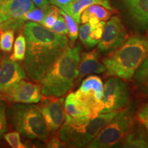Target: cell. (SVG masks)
<instances>
[{"mask_svg": "<svg viewBox=\"0 0 148 148\" xmlns=\"http://www.w3.org/2000/svg\"><path fill=\"white\" fill-rule=\"evenodd\" d=\"M23 34L26 40L23 66L26 75L38 82L66 47L68 39L64 35L53 32L33 21L24 25Z\"/></svg>", "mask_w": 148, "mask_h": 148, "instance_id": "6da1fadb", "label": "cell"}, {"mask_svg": "<svg viewBox=\"0 0 148 148\" xmlns=\"http://www.w3.org/2000/svg\"><path fill=\"white\" fill-rule=\"evenodd\" d=\"M81 47L66 46L60 56L40 77L42 95L62 97L71 89L78 76Z\"/></svg>", "mask_w": 148, "mask_h": 148, "instance_id": "7a4b0ae2", "label": "cell"}, {"mask_svg": "<svg viewBox=\"0 0 148 148\" xmlns=\"http://www.w3.org/2000/svg\"><path fill=\"white\" fill-rule=\"evenodd\" d=\"M148 58V39L133 36L103 60L108 74L123 79H130Z\"/></svg>", "mask_w": 148, "mask_h": 148, "instance_id": "3957f363", "label": "cell"}, {"mask_svg": "<svg viewBox=\"0 0 148 148\" xmlns=\"http://www.w3.org/2000/svg\"><path fill=\"white\" fill-rule=\"evenodd\" d=\"M117 112L101 113L92 119L88 116L73 118L65 114L58 137L69 147H82L88 145Z\"/></svg>", "mask_w": 148, "mask_h": 148, "instance_id": "277c9868", "label": "cell"}, {"mask_svg": "<svg viewBox=\"0 0 148 148\" xmlns=\"http://www.w3.org/2000/svg\"><path fill=\"white\" fill-rule=\"evenodd\" d=\"M8 118L12 126L25 137L46 140L47 126L38 106L34 103H16L9 106Z\"/></svg>", "mask_w": 148, "mask_h": 148, "instance_id": "5b68a950", "label": "cell"}, {"mask_svg": "<svg viewBox=\"0 0 148 148\" xmlns=\"http://www.w3.org/2000/svg\"><path fill=\"white\" fill-rule=\"evenodd\" d=\"M133 125L134 115L130 108L119 110L86 147L107 148L122 145Z\"/></svg>", "mask_w": 148, "mask_h": 148, "instance_id": "8992f818", "label": "cell"}, {"mask_svg": "<svg viewBox=\"0 0 148 148\" xmlns=\"http://www.w3.org/2000/svg\"><path fill=\"white\" fill-rule=\"evenodd\" d=\"M103 85L100 77L90 75L82 81L79 89L73 93L77 100L90 110L92 119L101 114L103 108Z\"/></svg>", "mask_w": 148, "mask_h": 148, "instance_id": "52a82bcc", "label": "cell"}, {"mask_svg": "<svg viewBox=\"0 0 148 148\" xmlns=\"http://www.w3.org/2000/svg\"><path fill=\"white\" fill-rule=\"evenodd\" d=\"M129 98V90L126 83L117 77H110L103 86V108L101 114L121 110L127 104Z\"/></svg>", "mask_w": 148, "mask_h": 148, "instance_id": "ba28073f", "label": "cell"}, {"mask_svg": "<svg viewBox=\"0 0 148 148\" xmlns=\"http://www.w3.org/2000/svg\"><path fill=\"white\" fill-rule=\"evenodd\" d=\"M34 8L32 0H3L0 3V31L17 28L23 23L24 14Z\"/></svg>", "mask_w": 148, "mask_h": 148, "instance_id": "9c48e42d", "label": "cell"}, {"mask_svg": "<svg viewBox=\"0 0 148 148\" xmlns=\"http://www.w3.org/2000/svg\"><path fill=\"white\" fill-rule=\"evenodd\" d=\"M38 107L45 121L48 132L49 134L56 132L65 119L64 98L42 95Z\"/></svg>", "mask_w": 148, "mask_h": 148, "instance_id": "30bf717a", "label": "cell"}, {"mask_svg": "<svg viewBox=\"0 0 148 148\" xmlns=\"http://www.w3.org/2000/svg\"><path fill=\"white\" fill-rule=\"evenodd\" d=\"M40 85L21 79L4 92H0V99L9 103H37L42 99Z\"/></svg>", "mask_w": 148, "mask_h": 148, "instance_id": "8fae6325", "label": "cell"}, {"mask_svg": "<svg viewBox=\"0 0 148 148\" xmlns=\"http://www.w3.org/2000/svg\"><path fill=\"white\" fill-rule=\"evenodd\" d=\"M127 37L126 29L119 16H112L105 25L102 37L98 45V51L108 53L115 50L124 43Z\"/></svg>", "mask_w": 148, "mask_h": 148, "instance_id": "7c38bea8", "label": "cell"}, {"mask_svg": "<svg viewBox=\"0 0 148 148\" xmlns=\"http://www.w3.org/2000/svg\"><path fill=\"white\" fill-rule=\"evenodd\" d=\"M27 77L25 69L18 61L5 57L0 63V92Z\"/></svg>", "mask_w": 148, "mask_h": 148, "instance_id": "4fadbf2b", "label": "cell"}, {"mask_svg": "<svg viewBox=\"0 0 148 148\" xmlns=\"http://www.w3.org/2000/svg\"><path fill=\"white\" fill-rule=\"evenodd\" d=\"M106 71L105 66L99 60L97 51L83 52L80 55L78 66L79 79L92 73H101Z\"/></svg>", "mask_w": 148, "mask_h": 148, "instance_id": "5bb4252c", "label": "cell"}, {"mask_svg": "<svg viewBox=\"0 0 148 148\" xmlns=\"http://www.w3.org/2000/svg\"><path fill=\"white\" fill-rule=\"evenodd\" d=\"M130 15L143 28H148V0H124Z\"/></svg>", "mask_w": 148, "mask_h": 148, "instance_id": "9a60e30c", "label": "cell"}, {"mask_svg": "<svg viewBox=\"0 0 148 148\" xmlns=\"http://www.w3.org/2000/svg\"><path fill=\"white\" fill-rule=\"evenodd\" d=\"M93 4L101 5L109 10H112L108 0H76L72 1L63 11L71 16L77 23H79L82 12L88 6Z\"/></svg>", "mask_w": 148, "mask_h": 148, "instance_id": "2e32d148", "label": "cell"}, {"mask_svg": "<svg viewBox=\"0 0 148 148\" xmlns=\"http://www.w3.org/2000/svg\"><path fill=\"white\" fill-rule=\"evenodd\" d=\"M110 11L102 5L93 4L88 6L83 11L80 16V23H88L95 25L101 21H108L110 18Z\"/></svg>", "mask_w": 148, "mask_h": 148, "instance_id": "e0dca14e", "label": "cell"}, {"mask_svg": "<svg viewBox=\"0 0 148 148\" xmlns=\"http://www.w3.org/2000/svg\"><path fill=\"white\" fill-rule=\"evenodd\" d=\"M122 145L123 147L147 148L148 134H146L143 127L133 125Z\"/></svg>", "mask_w": 148, "mask_h": 148, "instance_id": "ac0fdd59", "label": "cell"}, {"mask_svg": "<svg viewBox=\"0 0 148 148\" xmlns=\"http://www.w3.org/2000/svg\"><path fill=\"white\" fill-rule=\"evenodd\" d=\"M64 106L65 114L70 117L76 118L88 116L89 118H91L90 110L77 100L73 92H71L66 96L64 101Z\"/></svg>", "mask_w": 148, "mask_h": 148, "instance_id": "d6986e66", "label": "cell"}, {"mask_svg": "<svg viewBox=\"0 0 148 148\" xmlns=\"http://www.w3.org/2000/svg\"><path fill=\"white\" fill-rule=\"evenodd\" d=\"M134 82L140 91L148 97V58L135 73Z\"/></svg>", "mask_w": 148, "mask_h": 148, "instance_id": "ffe728a7", "label": "cell"}, {"mask_svg": "<svg viewBox=\"0 0 148 148\" xmlns=\"http://www.w3.org/2000/svg\"><path fill=\"white\" fill-rule=\"evenodd\" d=\"M13 47V53L11 55L10 58L15 61L23 60L26 51V40L23 34H18L14 41Z\"/></svg>", "mask_w": 148, "mask_h": 148, "instance_id": "44dd1931", "label": "cell"}, {"mask_svg": "<svg viewBox=\"0 0 148 148\" xmlns=\"http://www.w3.org/2000/svg\"><path fill=\"white\" fill-rule=\"evenodd\" d=\"M14 40V29H7L0 31V49L4 52H10L13 47Z\"/></svg>", "mask_w": 148, "mask_h": 148, "instance_id": "7402d4cb", "label": "cell"}, {"mask_svg": "<svg viewBox=\"0 0 148 148\" xmlns=\"http://www.w3.org/2000/svg\"><path fill=\"white\" fill-rule=\"evenodd\" d=\"M106 23L101 21L95 25H90V30L89 33V44L90 48H92L99 44L102 37L103 29Z\"/></svg>", "mask_w": 148, "mask_h": 148, "instance_id": "603a6c76", "label": "cell"}, {"mask_svg": "<svg viewBox=\"0 0 148 148\" xmlns=\"http://www.w3.org/2000/svg\"><path fill=\"white\" fill-rule=\"evenodd\" d=\"M60 14V11H59L58 7L53 5H50V7L46 11L45 16H44L40 25L48 29H51L56 22Z\"/></svg>", "mask_w": 148, "mask_h": 148, "instance_id": "cb8c5ba5", "label": "cell"}, {"mask_svg": "<svg viewBox=\"0 0 148 148\" xmlns=\"http://www.w3.org/2000/svg\"><path fill=\"white\" fill-rule=\"evenodd\" d=\"M59 11H60V14H62L64 16V19H65L66 26H67L68 28V35H69L70 40L74 42L78 36L79 30L78 27H77V23L71 16L66 14L63 10L59 9Z\"/></svg>", "mask_w": 148, "mask_h": 148, "instance_id": "d4e9b609", "label": "cell"}, {"mask_svg": "<svg viewBox=\"0 0 148 148\" xmlns=\"http://www.w3.org/2000/svg\"><path fill=\"white\" fill-rule=\"evenodd\" d=\"M46 11L47 10L39 8H34L27 12L25 14H24L21 19L23 22L29 21L40 24L45 16Z\"/></svg>", "mask_w": 148, "mask_h": 148, "instance_id": "484cf974", "label": "cell"}, {"mask_svg": "<svg viewBox=\"0 0 148 148\" xmlns=\"http://www.w3.org/2000/svg\"><path fill=\"white\" fill-rule=\"evenodd\" d=\"M3 136L5 141L9 144L10 147L13 148L26 147V146L24 145L23 143L21 142V137H20V133L17 131L4 133L3 134Z\"/></svg>", "mask_w": 148, "mask_h": 148, "instance_id": "4316f807", "label": "cell"}, {"mask_svg": "<svg viewBox=\"0 0 148 148\" xmlns=\"http://www.w3.org/2000/svg\"><path fill=\"white\" fill-rule=\"evenodd\" d=\"M7 130L6 101L0 99V138Z\"/></svg>", "mask_w": 148, "mask_h": 148, "instance_id": "83f0119b", "label": "cell"}, {"mask_svg": "<svg viewBox=\"0 0 148 148\" xmlns=\"http://www.w3.org/2000/svg\"><path fill=\"white\" fill-rule=\"evenodd\" d=\"M50 29L53 32L57 33L58 34L64 35V36L68 34V28L66 26L65 19L62 14L59 15L56 22Z\"/></svg>", "mask_w": 148, "mask_h": 148, "instance_id": "f1b7e54d", "label": "cell"}, {"mask_svg": "<svg viewBox=\"0 0 148 148\" xmlns=\"http://www.w3.org/2000/svg\"><path fill=\"white\" fill-rule=\"evenodd\" d=\"M138 119L145 126L148 134V103L144 105L138 111Z\"/></svg>", "mask_w": 148, "mask_h": 148, "instance_id": "f546056e", "label": "cell"}, {"mask_svg": "<svg viewBox=\"0 0 148 148\" xmlns=\"http://www.w3.org/2000/svg\"><path fill=\"white\" fill-rule=\"evenodd\" d=\"M47 147H66L67 145L61 140L59 137H53L49 140L47 144Z\"/></svg>", "mask_w": 148, "mask_h": 148, "instance_id": "4dcf8cb0", "label": "cell"}, {"mask_svg": "<svg viewBox=\"0 0 148 148\" xmlns=\"http://www.w3.org/2000/svg\"><path fill=\"white\" fill-rule=\"evenodd\" d=\"M49 3L64 10L72 2V0H49Z\"/></svg>", "mask_w": 148, "mask_h": 148, "instance_id": "1f68e13d", "label": "cell"}, {"mask_svg": "<svg viewBox=\"0 0 148 148\" xmlns=\"http://www.w3.org/2000/svg\"><path fill=\"white\" fill-rule=\"evenodd\" d=\"M32 1L37 8L43 9L45 10H47L50 7L49 0H32Z\"/></svg>", "mask_w": 148, "mask_h": 148, "instance_id": "d6a6232c", "label": "cell"}, {"mask_svg": "<svg viewBox=\"0 0 148 148\" xmlns=\"http://www.w3.org/2000/svg\"><path fill=\"white\" fill-rule=\"evenodd\" d=\"M3 1V0H0V3H1V2H2V1Z\"/></svg>", "mask_w": 148, "mask_h": 148, "instance_id": "836d02e7", "label": "cell"}, {"mask_svg": "<svg viewBox=\"0 0 148 148\" xmlns=\"http://www.w3.org/2000/svg\"><path fill=\"white\" fill-rule=\"evenodd\" d=\"M76 1V0H72V1Z\"/></svg>", "mask_w": 148, "mask_h": 148, "instance_id": "e575fe53", "label": "cell"}, {"mask_svg": "<svg viewBox=\"0 0 148 148\" xmlns=\"http://www.w3.org/2000/svg\"><path fill=\"white\" fill-rule=\"evenodd\" d=\"M0 57H1V55H0ZM0 59H1V58H0Z\"/></svg>", "mask_w": 148, "mask_h": 148, "instance_id": "d590c367", "label": "cell"}]
</instances>
